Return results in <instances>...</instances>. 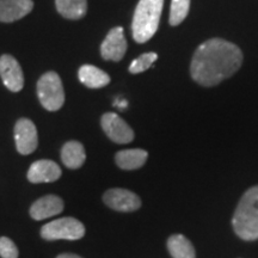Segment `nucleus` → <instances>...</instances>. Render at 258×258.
Returning a JSON list of instances; mask_svg holds the SVG:
<instances>
[{
	"label": "nucleus",
	"mask_w": 258,
	"mask_h": 258,
	"mask_svg": "<svg viewBox=\"0 0 258 258\" xmlns=\"http://www.w3.org/2000/svg\"><path fill=\"white\" fill-rule=\"evenodd\" d=\"M243 53L239 47L221 38L202 43L194 54L190 73L200 85L215 86L240 69Z\"/></svg>",
	"instance_id": "obj_1"
},
{
	"label": "nucleus",
	"mask_w": 258,
	"mask_h": 258,
	"mask_svg": "<svg viewBox=\"0 0 258 258\" xmlns=\"http://www.w3.org/2000/svg\"><path fill=\"white\" fill-rule=\"evenodd\" d=\"M234 232L244 240L258 239V186L244 194L233 215Z\"/></svg>",
	"instance_id": "obj_2"
},
{
	"label": "nucleus",
	"mask_w": 258,
	"mask_h": 258,
	"mask_svg": "<svg viewBox=\"0 0 258 258\" xmlns=\"http://www.w3.org/2000/svg\"><path fill=\"white\" fill-rule=\"evenodd\" d=\"M164 0H140L135 9L132 32L138 43H145L154 36L159 27Z\"/></svg>",
	"instance_id": "obj_3"
},
{
	"label": "nucleus",
	"mask_w": 258,
	"mask_h": 258,
	"mask_svg": "<svg viewBox=\"0 0 258 258\" xmlns=\"http://www.w3.org/2000/svg\"><path fill=\"white\" fill-rule=\"evenodd\" d=\"M37 96L44 109L49 111L59 110L64 103V91L59 74L44 73L37 82Z\"/></svg>",
	"instance_id": "obj_4"
},
{
	"label": "nucleus",
	"mask_w": 258,
	"mask_h": 258,
	"mask_svg": "<svg viewBox=\"0 0 258 258\" xmlns=\"http://www.w3.org/2000/svg\"><path fill=\"white\" fill-rule=\"evenodd\" d=\"M85 234V226L74 218H61L48 222L41 230V237L46 240H78Z\"/></svg>",
	"instance_id": "obj_5"
},
{
	"label": "nucleus",
	"mask_w": 258,
	"mask_h": 258,
	"mask_svg": "<svg viewBox=\"0 0 258 258\" xmlns=\"http://www.w3.org/2000/svg\"><path fill=\"white\" fill-rule=\"evenodd\" d=\"M101 124L108 138L116 144H129L134 140L133 129L117 114L106 112L102 116Z\"/></svg>",
	"instance_id": "obj_6"
},
{
	"label": "nucleus",
	"mask_w": 258,
	"mask_h": 258,
	"mask_svg": "<svg viewBox=\"0 0 258 258\" xmlns=\"http://www.w3.org/2000/svg\"><path fill=\"white\" fill-rule=\"evenodd\" d=\"M16 148L21 154L27 156L34 152L38 145L37 129L29 118H21L15 125Z\"/></svg>",
	"instance_id": "obj_7"
},
{
	"label": "nucleus",
	"mask_w": 258,
	"mask_h": 258,
	"mask_svg": "<svg viewBox=\"0 0 258 258\" xmlns=\"http://www.w3.org/2000/svg\"><path fill=\"white\" fill-rule=\"evenodd\" d=\"M0 77L10 91L18 92L24 86V76L21 64L12 55L4 54L0 57Z\"/></svg>",
	"instance_id": "obj_8"
},
{
	"label": "nucleus",
	"mask_w": 258,
	"mask_h": 258,
	"mask_svg": "<svg viewBox=\"0 0 258 258\" xmlns=\"http://www.w3.org/2000/svg\"><path fill=\"white\" fill-rule=\"evenodd\" d=\"M103 201L108 207L118 212H134L141 206V200L137 194L120 188L109 189L105 191Z\"/></svg>",
	"instance_id": "obj_9"
},
{
	"label": "nucleus",
	"mask_w": 258,
	"mask_h": 258,
	"mask_svg": "<svg viewBox=\"0 0 258 258\" xmlns=\"http://www.w3.org/2000/svg\"><path fill=\"white\" fill-rule=\"evenodd\" d=\"M125 51H127V41L124 37L123 28H112L101 46L102 57L109 61H120L124 56Z\"/></svg>",
	"instance_id": "obj_10"
},
{
	"label": "nucleus",
	"mask_w": 258,
	"mask_h": 258,
	"mask_svg": "<svg viewBox=\"0 0 258 258\" xmlns=\"http://www.w3.org/2000/svg\"><path fill=\"white\" fill-rule=\"evenodd\" d=\"M61 177V169L55 161L42 159L31 164L28 179L31 183H51Z\"/></svg>",
	"instance_id": "obj_11"
},
{
	"label": "nucleus",
	"mask_w": 258,
	"mask_h": 258,
	"mask_svg": "<svg viewBox=\"0 0 258 258\" xmlns=\"http://www.w3.org/2000/svg\"><path fill=\"white\" fill-rule=\"evenodd\" d=\"M63 211V201L56 195H47L34 202L30 208V217L34 220H44V219L55 217Z\"/></svg>",
	"instance_id": "obj_12"
},
{
	"label": "nucleus",
	"mask_w": 258,
	"mask_h": 258,
	"mask_svg": "<svg viewBox=\"0 0 258 258\" xmlns=\"http://www.w3.org/2000/svg\"><path fill=\"white\" fill-rule=\"evenodd\" d=\"M32 0H0V22L11 23L30 14Z\"/></svg>",
	"instance_id": "obj_13"
},
{
	"label": "nucleus",
	"mask_w": 258,
	"mask_h": 258,
	"mask_svg": "<svg viewBox=\"0 0 258 258\" xmlns=\"http://www.w3.org/2000/svg\"><path fill=\"white\" fill-rule=\"evenodd\" d=\"M79 80L90 89H101L110 83V77L104 71L92 64H84L79 69Z\"/></svg>",
	"instance_id": "obj_14"
},
{
	"label": "nucleus",
	"mask_w": 258,
	"mask_h": 258,
	"mask_svg": "<svg viewBox=\"0 0 258 258\" xmlns=\"http://www.w3.org/2000/svg\"><path fill=\"white\" fill-rule=\"evenodd\" d=\"M61 159L69 169H79L86 160L85 148L79 141H69L61 150Z\"/></svg>",
	"instance_id": "obj_15"
},
{
	"label": "nucleus",
	"mask_w": 258,
	"mask_h": 258,
	"mask_svg": "<svg viewBox=\"0 0 258 258\" xmlns=\"http://www.w3.org/2000/svg\"><path fill=\"white\" fill-rule=\"evenodd\" d=\"M148 153L145 150L134 148L117 152L115 157L116 164L123 170H135L144 166L146 163Z\"/></svg>",
	"instance_id": "obj_16"
},
{
	"label": "nucleus",
	"mask_w": 258,
	"mask_h": 258,
	"mask_svg": "<svg viewBox=\"0 0 258 258\" xmlns=\"http://www.w3.org/2000/svg\"><path fill=\"white\" fill-rule=\"evenodd\" d=\"M56 10L67 19H80L88 12L86 0H55Z\"/></svg>",
	"instance_id": "obj_17"
},
{
	"label": "nucleus",
	"mask_w": 258,
	"mask_h": 258,
	"mask_svg": "<svg viewBox=\"0 0 258 258\" xmlns=\"http://www.w3.org/2000/svg\"><path fill=\"white\" fill-rule=\"evenodd\" d=\"M167 249L172 258H195V250L184 235H171L167 240Z\"/></svg>",
	"instance_id": "obj_18"
},
{
	"label": "nucleus",
	"mask_w": 258,
	"mask_h": 258,
	"mask_svg": "<svg viewBox=\"0 0 258 258\" xmlns=\"http://www.w3.org/2000/svg\"><path fill=\"white\" fill-rule=\"evenodd\" d=\"M190 0H172L170 10V24L177 27L182 23L189 14Z\"/></svg>",
	"instance_id": "obj_19"
},
{
	"label": "nucleus",
	"mask_w": 258,
	"mask_h": 258,
	"mask_svg": "<svg viewBox=\"0 0 258 258\" xmlns=\"http://www.w3.org/2000/svg\"><path fill=\"white\" fill-rule=\"evenodd\" d=\"M157 59L158 55L156 53H145L131 63V66H129V72L133 74L143 73L146 70L150 69Z\"/></svg>",
	"instance_id": "obj_20"
},
{
	"label": "nucleus",
	"mask_w": 258,
	"mask_h": 258,
	"mask_svg": "<svg viewBox=\"0 0 258 258\" xmlns=\"http://www.w3.org/2000/svg\"><path fill=\"white\" fill-rule=\"evenodd\" d=\"M18 249L10 238H0V256L2 258H18Z\"/></svg>",
	"instance_id": "obj_21"
},
{
	"label": "nucleus",
	"mask_w": 258,
	"mask_h": 258,
	"mask_svg": "<svg viewBox=\"0 0 258 258\" xmlns=\"http://www.w3.org/2000/svg\"><path fill=\"white\" fill-rule=\"evenodd\" d=\"M56 258H82L78 254H74V253H62L60 256H57Z\"/></svg>",
	"instance_id": "obj_22"
},
{
	"label": "nucleus",
	"mask_w": 258,
	"mask_h": 258,
	"mask_svg": "<svg viewBox=\"0 0 258 258\" xmlns=\"http://www.w3.org/2000/svg\"><path fill=\"white\" fill-rule=\"evenodd\" d=\"M116 105H117L120 109H123V108H125V106H127V101H121V102L116 101Z\"/></svg>",
	"instance_id": "obj_23"
}]
</instances>
